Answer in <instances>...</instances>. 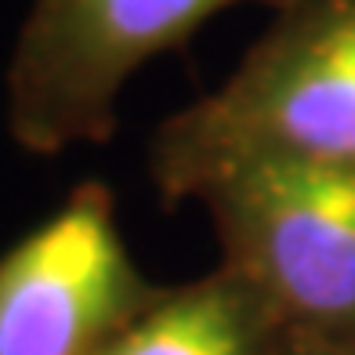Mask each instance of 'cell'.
<instances>
[{"label": "cell", "mask_w": 355, "mask_h": 355, "mask_svg": "<svg viewBox=\"0 0 355 355\" xmlns=\"http://www.w3.org/2000/svg\"><path fill=\"white\" fill-rule=\"evenodd\" d=\"M159 294L127 247L112 189L87 178L0 254V355H98Z\"/></svg>", "instance_id": "cell-4"}, {"label": "cell", "mask_w": 355, "mask_h": 355, "mask_svg": "<svg viewBox=\"0 0 355 355\" xmlns=\"http://www.w3.org/2000/svg\"><path fill=\"white\" fill-rule=\"evenodd\" d=\"M283 327L261 294L232 268L164 286L98 355H268Z\"/></svg>", "instance_id": "cell-5"}, {"label": "cell", "mask_w": 355, "mask_h": 355, "mask_svg": "<svg viewBox=\"0 0 355 355\" xmlns=\"http://www.w3.org/2000/svg\"><path fill=\"white\" fill-rule=\"evenodd\" d=\"M268 15L236 69L149 135L145 174L164 207L250 156L355 167V0H276Z\"/></svg>", "instance_id": "cell-1"}, {"label": "cell", "mask_w": 355, "mask_h": 355, "mask_svg": "<svg viewBox=\"0 0 355 355\" xmlns=\"http://www.w3.org/2000/svg\"><path fill=\"white\" fill-rule=\"evenodd\" d=\"M268 355H355V348L315 341V337H301V334H279V341L268 348Z\"/></svg>", "instance_id": "cell-6"}, {"label": "cell", "mask_w": 355, "mask_h": 355, "mask_svg": "<svg viewBox=\"0 0 355 355\" xmlns=\"http://www.w3.org/2000/svg\"><path fill=\"white\" fill-rule=\"evenodd\" d=\"M239 4L276 0H33L4 69V127L51 159L116 131L127 84Z\"/></svg>", "instance_id": "cell-3"}, {"label": "cell", "mask_w": 355, "mask_h": 355, "mask_svg": "<svg viewBox=\"0 0 355 355\" xmlns=\"http://www.w3.org/2000/svg\"><path fill=\"white\" fill-rule=\"evenodd\" d=\"M225 268L247 279L283 334L355 348V167L250 156L196 189Z\"/></svg>", "instance_id": "cell-2"}]
</instances>
